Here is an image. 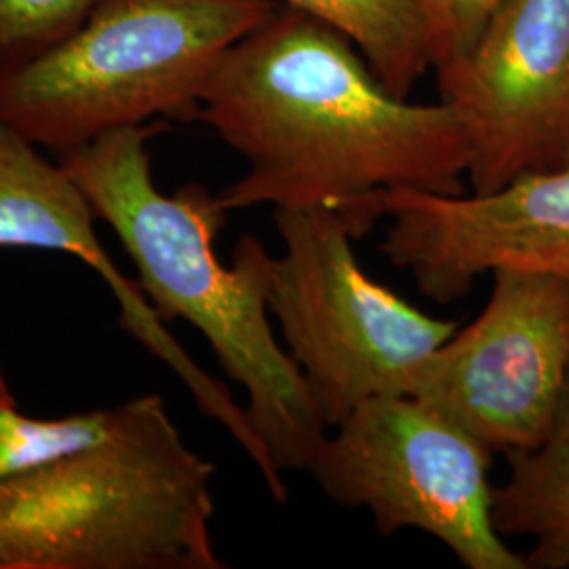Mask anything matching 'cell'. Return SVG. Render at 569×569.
Listing matches in <instances>:
<instances>
[{"label":"cell","instance_id":"obj_8","mask_svg":"<svg viewBox=\"0 0 569 569\" xmlns=\"http://www.w3.org/2000/svg\"><path fill=\"white\" fill-rule=\"evenodd\" d=\"M435 70L467 133L475 194L569 169V0H507L465 53Z\"/></svg>","mask_w":569,"mask_h":569},{"label":"cell","instance_id":"obj_9","mask_svg":"<svg viewBox=\"0 0 569 569\" xmlns=\"http://www.w3.org/2000/svg\"><path fill=\"white\" fill-rule=\"evenodd\" d=\"M373 209L390 220L380 251L437 305L465 298L498 268L569 283V169L529 173L488 194L388 190Z\"/></svg>","mask_w":569,"mask_h":569},{"label":"cell","instance_id":"obj_14","mask_svg":"<svg viewBox=\"0 0 569 569\" xmlns=\"http://www.w3.org/2000/svg\"><path fill=\"white\" fill-rule=\"evenodd\" d=\"M103 0H0V72L39 60L72 37Z\"/></svg>","mask_w":569,"mask_h":569},{"label":"cell","instance_id":"obj_1","mask_svg":"<svg viewBox=\"0 0 569 569\" xmlns=\"http://www.w3.org/2000/svg\"><path fill=\"white\" fill-rule=\"evenodd\" d=\"M199 121L247 163L218 194L226 211L333 207L361 239L382 192H467L456 112L395 96L345 34L291 7L228 49Z\"/></svg>","mask_w":569,"mask_h":569},{"label":"cell","instance_id":"obj_4","mask_svg":"<svg viewBox=\"0 0 569 569\" xmlns=\"http://www.w3.org/2000/svg\"><path fill=\"white\" fill-rule=\"evenodd\" d=\"M274 0H103L39 60L0 72V124L58 157L122 127L199 121L228 49Z\"/></svg>","mask_w":569,"mask_h":569},{"label":"cell","instance_id":"obj_6","mask_svg":"<svg viewBox=\"0 0 569 569\" xmlns=\"http://www.w3.org/2000/svg\"><path fill=\"white\" fill-rule=\"evenodd\" d=\"M493 451L411 397H373L327 432L308 472L382 536L422 531L468 569H528L493 523Z\"/></svg>","mask_w":569,"mask_h":569},{"label":"cell","instance_id":"obj_12","mask_svg":"<svg viewBox=\"0 0 569 569\" xmlns=\"http://www.w3.org/2000/svg\"><path fill=\"white\" fill-rule=\"evenodd\" d=\"M509 477L493 486V523L510 538H528V569H569V387L549 437L505 456Z\"/></svg>","mask_w":569,"mask_h":569},{"label":"cell","instance_id":"obj_13","mask_svg":"<svg viewBox=\"0 0 569 569\" xmlns=\"http://www.w3.org/2000/svg\"><path fill=\"white\" fill-rule=\"evenodd\" d=\"M119 406L72 413L66 418H32L18 401L0 406V481L58 465L100 446L117 427Z\"/></svg>","mask_w":569,"mask_h":569},{"label":"cell","instance_id":"obj_5","mask_svg":"<svg viewBox=\"0 0 569 569\" xmlns=\"http://www.w3.org/2000/svg\"><path fill=\"white\" fill-rule=\"evenodd\" d=\"M281 253L268 272V310L321 420L331 430L373 397L407 395L416 371L456 333L373 281L359 239L333 207L272 209Z\"/></svg>","mask_w":569,"mask_h":569},{"label":"cell","instance_id":"obj_3","mask_svg":"<svg viewBox=\"0 0 569 569\" xmlns=\"http://www.w3.org/2000/svg\"><path fill=\"white\" fill-rule=\"evenodd\" d=\"M213 472L163 397H136L100 446L0 481V569H224Z\"/></svg>","mask_w":569,"mask_h":569},{"label":"cell","instance_id":"obj_16","mask_svg":"<svg viewBox=\"0 0 569 569\" xmlns=\"http://www.w3.org/2000/svg\"><path fill=\"white\" fill-rule=\"evenodd\" d=\"M11 401H16V397H13V392H11V388H9V382H7V378H4V371H2V367H0V406L11 403Z\"/></svg>","mask_w":569,"mask_h":569},{"label":"cell","instance_id":"obj_15","mask_svg":"<svg viewBox=\"0 0 569 569\" xmlns=\"http://www.w3.org/2000/svg\"><path fill=\"white\" fill-rule=\"evenodd\" d=\"M505 2L507 0H435L443 34V53L437 66L465 53Z\"/></svg>","mask_w":569,"mask_h":569},{"label":"cell","instance_id":"obj_2","mask_svg":"<svg viewBox=\"0 0 569 569\" xmlns=\"http://www.w3.org/2000/svg\"><path fill=\"white\" fill-rule=\"evenodd\" d=\"M164 122L122 127L58 157L98 220L112 228L138 270L146 300L167 321L182 319L211 346L226 376L247 395L244 416L272 465L308 470L329 432L302 371L272 331L270 251L243 237L224 264L216 239L226 207L201 183L164 194L148 140Z\"/></svg>","mask_w":569,"mask_h":569},{"label":"cell","instance_id":"obj_10","mask_svg":"<svg viewBox=\"0 0 569 569\" xmlns=\"http://www.w3.org/2000/svg\"><path fill=\"white\" fill-rule=\"evenodd\" d=\"M98 216L81 188L37 143L0 124V247L58 251L93 268L119 305V326L182 380L204 416L218 420L258 468L270 465L264 446L230 390L199 366L169 333L142 287L103 247Z\"/></svg>","mask_w":569,"mask_h":569},{"label":"cell","instance_id":"obj_7","mask_svg":"<svg viewBox=\"0 0 569 569\" xmlns=\"http://www.w3.org/2000/svg\"><path fill=\"white\" fill-rule=\"evenodd\" d=\"M491 281L481 315L428 357L407 395L507 456L538 448L566 399L569 283L526 268Z\"/></svg>","mask_w":569,"mask_h":569},{"label":"cell","instance_id":"obj_11","mask_svg":"<svg viewBox=\"0 0 569 569\" xmlns=\"http://www.w3.org/2000/svg\"><path fill=\"white\" fill-rule=\"evenodd\" d=\"M345 34L388 89L409 98L443 53L435 0H274Z\"/></svg>","mask_w":569,"mask_h":569}]
</instances>
